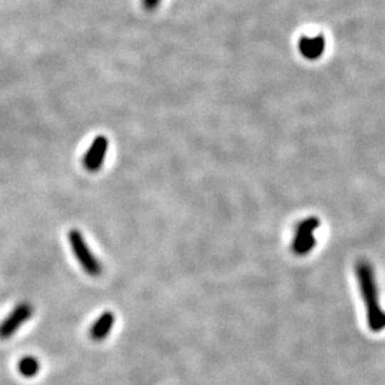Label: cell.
Instances as JSON below:
<instances>
[{
  "mask_svg": "<svg viewBox=\"0 0 385 385\" xmlns=\"http://www.w3.org/2000/svg\"><path fill=\"white\" fill-rule=\"evenodd\" d=\"M108 148L109 140L104 135H99L93 140L83 158V165L88 172L96 173L102 169L104 160L107 158Z\"/></svg>",
  "mask_w": 385,
  "mask_h": 385,
  "instance_id": "3957f363",
  "label": "cell"
},
{
  "mask_svg": "<svg viewBox=\"0 0 385 385\" xmlns=\"http://www.w3.org/2000/svg\"><path fill=\"white\" fill-rule=\"evenodd\" d=\"M160 0H143V6L147 11H154L159 6Z\"/></svg>",
  "mask_w": 385,
  "mask_h": 385,
  "instance_id": "52a82bcc",
  "label": "cell"
},
{
  "mask_svg": "<svg viewBox=\"0 0 385 385\" xmlns=\"http://www.w3.org/2000/svg\"><path fill=\"white\" fill-rule=\"evenodd\" d=\"M115 325V314L107 310L98 317L89 329V338L96 343L107 339Z\"/></svg>",
  "mask_w": 385,
  "mask_h": 385,
  "instance_id": "277c9868",
  "label": "cell"
},
{
  "mask_svg": "<svg viewBox=\"0 0 385 385\" xmlns=\"http://www.w3.org/2000/svg\"><path fill=\"white\" fill-rule=\"evenodd\" d=\"M298 48H299L300 54L304 56V58H307V59H310V61L318 59L324 53V36H315V38L303 36V38H300L299 39Z\"/></svg>",
  "mask_w": 385,
  "mask_h": 385,
  "instance_id": "5b68a950",
  "label": "cell"
},
{
  "mask_svg": "<svg viewBox=\"0 0 385 385\" xmlns=\"http://www.w3.org/2000/svg\"><path fill=\"white\" fill-rule=\"evenodd\" d=\"M68 240L74 257L78 263L81 264V268L84 269V272L91 277H99L103 273V265L91 252L81 230L71 229L68 232Z\"/></svg>",
  "mask_w": 385,
  "mask_h": 385,
  "instance_id": "6da1fadb",
  "label": "cell"
},
{
  "mask_svg": "<svg viewBox=\"0 0 385 385\" xmlns=\"http://www.w3.org/2000/svg\"><path fill=\"white\" fill-rule=\"evenodd\" d=\"M34 315V307L29 302H21L0 323V340L11 339L16 332Z\"/></svg>",
  "mask_w": 385,
  "mask_h": 385,
  "instance_id": "7a4b0ae2",
  "label": "cell"
},
{
  "mask_svg": "<svg viewBox=\"0 0 385 385\" xmlns=\"http://www.w3.org/2000/svg\"><path fill=\"white\" fill-rule=\"evenodd\" d=\"M18 370L24 378H34L41 370V363H39V360L36 359V356L26 355V356L19 360Z\"/></svg>",
  "mask_w": 385,
  "mask_h": 385,
  "instance_id": "8992f818",
  "label": "cell"
}]
</instances>
